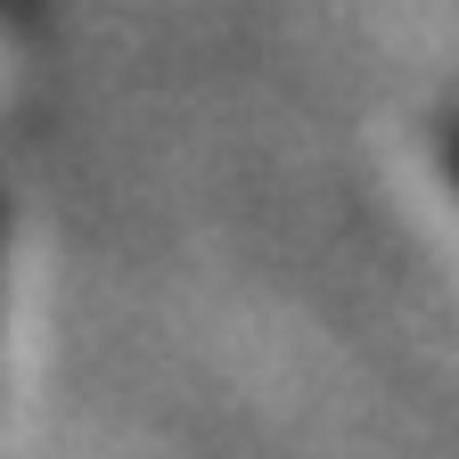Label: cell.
Here are the masks:
<instances>
[{
	"label": "cell",
	"instance_id": "obj_1",
	"mask_svg": "<svg viewBox=\"0 0 459 459\" xmlns=\"http://www.w3.org/2000/svg\"><path fill=\"white\" fill-rule=\"evenodd\" d=\"M451 172H459V124H451Z\"/></svg>",
	"mask_w": 459,
	"mask_h": 459
}]
</instances>
